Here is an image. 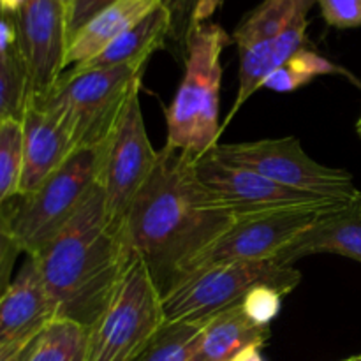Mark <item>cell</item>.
Wrapping results in <instances>:
<instances>
[{
	"instance_id": "6da1fadb",
	"label": "cell",
	"mask_w": 361,
	"mask_h": 361,
	"mask_svg": "<svg viewBox=\"0 0 361 361\" xmlns=\"http://www.w3.org/2000/svg\"><path fill=\"white\" fill-rule=\"evenodd\" d=\"M194 164L196 155L164 145L123 222L130 249L162 296L178 282L182 268L235 222L201 185Z\"/></svg>"
},
{
	"instance_id": "7a4b0ae2",
	"label": "cell",
	"mask_w": 361,
	"mask_h": 361,
	"mask_svg": "<svg viewBox=\"0 0 361 361\" xmlns=\"http://www.w3.org/2000/svg\"><path fill=\"white\" fill-rule=\"evenodd\" d=\"M28 257L37 264L56 317L88 330L109 305L136 254L126 229L115 228L106 217L97 182L78 214Z\"/></svg>"
},
{
	"instance_id": "3957f363",
	"label": "cell",
	"mask_w": 361,
	"mask_h": 361,
	"mask_svg": "<svg viewBox=\"0 0 361 361\" xmlns=\"http://www.w3.org/2000/svg\"><path fill=\"white\" fill-rule=\"evenodd\" d=\"M229 35L217 23L197 25L185 44V74L175 99L166 109V147L180 148L196 157L208 154L221 136L219 97L222 51Z\"/></svg>"
},
{
	"instance_id": "277c9868",
	"label": "cell",
	"mask_w": 361,
	"mask_h": 361,
	"mask_svg": "<svg viewBox=\"0 0 361 361\" xmlns=\"http://www.w3.org/2000/svg\"><path fill=\"white\" fill-rule=\"evenodd\" d=\"M147 63H123L109 69L69 71L35 101L55 113L67 127L74 150L101 147L118 123L130 94L141 87Z\"/></svg>"
},
{
	"instance_id": "5b68a950",
	"label": "cell",
	"mask_w": 361,
	"mask_h": 361,
	"mask_svg": "<svg viewBox=\"0 0 361 361\" xmlns=\"http://www.w3.org/2000/svg\"><path fill=\"white\" fill-rule=\"evenodd\" d=\"M101 147L78 148L34 192L16 196L11 229L21 252L35 256L74 215L99 182Z\"/></svg>"
},
{
	"instance_id": "8992f818",
	"label": "cell",
	"mask_w": 361,
	"mask_h": 361,
	"mask_svg": "<svg viewBox=\"0 0 361 361\" xmlns=\"http://www.w3.org/2000/svg\"><path fill=\"white\" fill-rule=\"evenodd\" d=\"M302 274L277 259L217 264L182 279L162 296L166 321L201 323L242 305L256 286H271L284 295L295 291Z\"/></svg>"
},
{
	"instance_id": "52a82bcc",
	"label": "cell",
	"mask_w": 361,
	"mask_h": 361,
	"mask_svg": "<svg viewBox=\"0 0 361 361\" xmlns=\"http://www.w3.org/2000/svg\"><path fill=\"white\" fill-rule=\"evenodd\" d=\"M164 323L161 291L136 256L109 305L88 328L87 361H133Z\"/></svg>"
},
{
	"instance_id": "ba28073f",
	"label": "cell",
	"mask_w": 361,
	"mask_h": 361,
	"mask_svg": "<svg viewBox=\"0 0 361 361\" xmlns=\"http://www.w3.org/2000/svg\"><path fill=\"white\" fill-rule=\"evenodd\" d=\"M210 152L226 164L242 166L279 185L312 196L351 201L360 192L351 173L316 162L298 137L217 143Z\"/></svg>"
},
{
	"instance_id": "9c48e42d",
	"label": "cell",
	"mask_w": 361,
	"mask_h": 361,
	"mask_svg": "<svg viewBox=\"0 0 361 361\" xmlns=\"http://www.w3.org/2000/svg\"><path fill=\"white\" fill-rule=\"evenodd\" d=\"M141 87L130 94L111 136L102 145L99 185L104 194L106 217L123 229L134 197L154 171L157 152L148 140L141 111Z\"/></svg>"
},
{
	"instance_id": "30bf717a",
	"label": "cell",
	"mask_w": 361,
	"mask_h": 361,
	"mask_svg": "<svg viewBox=\"0 0 361 361\" xmlns=\"http://www.w3.org/2000/svg\"><path fill=\"white\" fill-rule=\"evenodd\" d=\"M341 207H303L235 219L231 226L182 268L178 282L217 264L275 259L326 212ZM176 282V284H178ZM175 284V286H176Z\"/></svg>"
},
{
	"instance_id": "8fae6325",
	"label": "cell",
	"mask_w": 361,
	"mask_h": 361,
	"mask_svg": "<svg viewBox=\"0 0 361 361\" xmlns=\"http://www.w3.org/2000/svg\"><path fill=\"white\" fill-rule=\"evenodd\" d=\"M16 51L27 78V101L41 99L66 73L69 46L63 0H21L13 14Z\"/></svg>"
},
{
	"instance_id": "7c38bea8",
	"label": "cell",
	"mask_w": 361,
	"mask_h": 361,
	"mask_svg": "<svg viewBox=\"0 0 361 361\" xmlns=\"http://www.w3.org/2000/svg\"><path fill=\"white\" fill-rule=\"evenodd\" d=\"M194 169L201 185L235 219L286 208L335 207L348 203L288 189L242 166L226 164L212 152L196 157Z\"/></svg>"
},
{
	"instance_id": "4fadbf2b",
	"label": "cell",
	"mask_w": 361,
	"mask_h": 361,
	"mask_svg": "<svg viewBox=\"0 0 361 361\" xmlns=\"http://www.w3.org/2000/svg\"><path fill=\"white\" fill-rule=\"evenodd\" d=\"M56 319V310L32 257L0 298V349H25Z\"/></svg>"
},
{
	"instance_id": "5bb4252c",
	"label": "cell",
	"mask_w": 361,
	"mask_h": 361,
	"mask_svg": "<svg viewBox=\"0 0 361 361\" xmlns=\"http://www.w3.org/2000/svg\"><path fill=\"white\" fill-rule=\"evenodd\" d=\"M23 123V173L20 196L30 194L56 171L74 152L73 140L62 120L35 101H27Z\"/></svg>"
},
{
	"instance_id": "9a60e30c",
	"label": "cell",
	"mask_w": 361,
	"mask_h": 361,
	"mask_svg": "<svg viewBox=\"0 0 361 361\" xmlns=\"http://www.w3.org/2000/svg\"><path fill=\"white\" fill-rule=\"evenodd\" d=\"M309 254H338L361 263V190L351 201L321 215L275 259L293 264Z\"/></svg>"
},
{
	"instance_id": "2e32d148",
	"label": "cell",
	"mask_w": 361,
	"mask_h": 361,
	"mask_svg": "<svg viewBox=\"0 0 361 361\" xmlns=\"http://www.w3.org/2000/svg\"><path fill=\"white\" fill-rule=\"evenodd\" d=\"M168 39H171V14L164 4H159L94 59L71 67L69 71L109 69L123 63H148L157 49L164 48Z\"/></svg>"
},
{
	"instance_id": "e0dca14e",
	"label": "cell",
	"mask_w": 361,
	"mask_h": 361,
	"mask_svg": "<svg viewBox=\"0 0 361 361\" xmlns=\"http://www.w3.org/2000/svg\"><path fill=\"white\" fill-rule=\"evenodd\" d=\"M159 4H162V0H118L101 11L74 37H71L67 46L66 71L67 67L71 69L94 59Z\"/></svg>"
},
{
	"instance_id": "ac0fdd59",
	"label": "cell",
	"mask_w": 361,
	"mask_h": 361,
	"mask_svg": "<svg viewBox=\"0 0 361 361\" xmlns=\"http://www.w3.org/2000/svg\"><path fill=\"white\" fill-rule=\"evenodd\" d=\"M270 328L257 326L243 314L242 307L210 317L201 330L189 361H231L250 345L263 348Z\"/></svg>"
},
{
	"instance_id": "d6986e66",
	"label": "cell",
	"mask_w": 361,
	"mask_h": 361,
	"mask_svg": "<svg viewBox=\"0 0 361 361\" xmlns=\"http://www.w3.org/2000/svg\"><path fill=\"white\" fill-rule=\"evenodd\" d=\"M316 0H263L235 30L238 51L277 39L298 16H307Z\"/></svg>"
},
{
	"instance_id": "ffe728a7",
	"label": "cell",
	"mask_w": 361,
	"mask_h": 361,
	"mask_svg": "<svg viewBox=\"0 0 361 361\" xmlns=\"http://www.w3.org/2000/svg\"><path fill=\"white\" fill-rule=\"evenodd\" d=\"M88 330L56 317L32 344L27 361H87Z\"/></svg>"
},
{
	"instance_id": "44dd1931",
	"label": "cell",
	"mask_w": 361,
	"mask_h": 361,
	"mask_svg": "<svg viewBox=\"0 0 361 361\" xmlns=\"http://www.w3.org/2000/svg\"><path fill=\"white\" fill-rule=\"evenodd\" d=\"M207 321H166L133 361H189Z\"/></svg>"
},
{
	"instance_id": "7402d4cb",
	"label": "cell",
	"mask_w": 361,
	"mask_h": 361,
	"mask_svg": "<svg viewBox=\"0 0 361 361\" xmlns=\"http://www.w3.org/2000/svg\"><path fill=\"white\" fill-rule=\"evenodd\" d=\"M324 74H345V76H349V73L331 63L324 56L302 48L291 59L286 60L281 67H277L264 80L263 87L275 92H293L309 85L314 78L324 76Z\"/></svg>"
},
{
	"instance_id": "603a6c76",
	"label": "cell",
	"mask_w": 361,
	"mask_h": 361,
	"mask_svg": "<svg viewBox=\"0 0 361 361\" xmlns=\"http://www.w3.org/2000/svg\"><path fill=\"white\" fill-rule=\"evenodd\" d=\"M23 173V123L20 118L0 122V204L20 196Z\"/></svg>"
},
{
	"instance_id": "cb8c5ba5",
	"label": "cell",
	"mask_w": 361,
	"mask_h": 361,
	"mask_svg": "<svg viewBox=\"0 0 361 361\" xmlns=\"http://www.w3.org/2000/svg\"><path fill=\"white\" fill-rule=\"evenodd\" d=\"M27 104V78L16 51L0 53V122L20 118Z\"/></svg>"
},
{
	"instance_id": "d4e9b609",
	"label": "cell",
	"mask_w": 361,
	"mask_h": 361,
	"mask_svg": "<svg viewBox=\"0 0 361 361\" xmlns=\"http://www.w3.org/2000/svg\"><path fill=\"white\" fill-rule=\"evenodd\" d=\"M171 14V41L185 51L189 35L197 25L208 21L221 0H162Z\"/></svg>"
},
{
	"instance_id": "484cf974",
	"label": "cell",
	"mask_w": 361,
	"mask_h": 361,
	"mask_svg": "<svg viewBox=\"0 0 361 361\" xmlns=\"http://www.w3.org/2000/svg\"><path fill=\"white\" fill-rule=\"evenodd\" d=\"M284 293L271 286H256L247 293L242 302V310L254 324L270 328V323L281 314Z\"/></svg>"
},
{
	"instance_id": "4316f807",
	"label": "cell",
	"mask_w": 361,
	"mask_h": 361,
	"mask_svg": "<svg viewBox=\"0 0 361 361\" xmlns=\"http://www.w3.org/2000/svg\"><path fill=\"white\" fill-rule=\"evenodd\" d=\"M14 197L7 203L0 204V298L6 295L11 286L14 263L21 254L14 233L11 229V215H13Z\"/></svg>"
},
{
	"instance_id": "83f0119b",
	"label": "cell",
	"mask_w": 361,
	"mask_h": 361,
	"mask_svg": "<svg viewBox=\"0 0 361 361\" xmlns=\"http://www.w3.org/2000/svg\"><path fill=\"white\" fill-rule=\"evenodd\" d=\"M324 21L335 28L361 27V0H316Z\"/></svg>"
},
{
	"instance_id": "f1b7e54d",
	"label": "cell",
	"mask_w": 361,
	"mask_h": 361,
	"mask_svg": "<svg viewBox=\"0 0 361 361\" xmlns=\"http://www.w3.org/2000/svg\"><path fill=\"white\" fill-rule=\"evenodd\" d=\"M118 0H73L67 7V34L71 37L78 34L92 18L97 16L101 11L109 7Z\"/></svg>"
},
{
	"instance_id": "f546056e",
	"label": "cell",
	"mask_w": 361,
	"mask_h": 361,
	"mask_svg": "<svg viewBox=\"0 0 361 361\" xmlns=\"http://www.w3.org/2000/svg\"><path fill=\"white\" fill-rule=\"evenodd\" d=\"M16 46V30H14L13 18L7 20L0 14V53L13 51Z\"/></svg>"
},
{
	"instance_id": "4dcf8cb0",
	"label": "cell",
	"mask_w": 361,
	"mask_h": 361,
	"mask_svg": "<svg viewBox=\"0 0 361 361\" xmlns=\"http://www.w3.org/2000/svg\"><path fill=\"white\" fill-rule=\"evenodd\" d=\"M32 345L25 349H0V361H27Z\"/></svg>"
},
{
	"instance_id": "1f68e13d",
	"label": "cell",
	"mask_w": 361,
	"mask_h": 361,
	"mask_svg": "<svg viewBox=\"0 0 361 361\" xmlns=\"http://www.w3.org/2000/svg\"><path fill=\"white\" fill-rule=\"evenodd\" d=\"M261 349H263L261 345H250V348L238 353L231 361H264Z\"/></svg>"
},
{
	"instance_id": "d6a6232c",
	"label": "cell",
	"mask_w": 361,
	"mask_h": 361,
	"mask_svg": "<svg viewBox=\"0 0 361 361\" xmlns=\"http://www.w3.org/2000/svg\"><path fill=\"white\" fill-rule=\"evenodd\" d=\"M356 130H358L360 137H361V116L358 118V122H356Z\"/></svg>"
},
{
	"instance_id": "836d02e7",
	"label": "cell",
	"mask_w": 361,
	"mask_h": 361,
	"mask_svg": "<svg viewBox=\"0 0 361 361\" xmlns=\"http://www.w3.org/2000/svg\"><path fill=\"white\" fill-rule=\"evenodd\" d=\"M342 361H361V356H353V358H348V360H342Z\"/></svg>"
},
{
	"instance_id": "e575fe53",
	"label": "cell",
	"mask_w": 361,
	"mask_h": 361,
	"mask_svg": "<svg viewBox=\"0 0 361 361\" xmlns=\"http://www.w3.org/2000/svg\"><path fill=\"white\" fill-rule=\"evenodd\" d=\"M71 2H73V0H63V4H66V7H69Z\"/></svg>"
}]
</instances>
